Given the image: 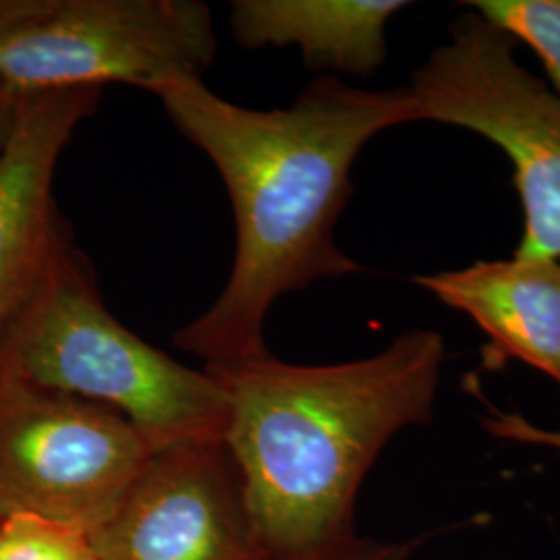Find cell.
Returning <instances> with one entry per match:
<instances>
[{
  "instance_id": "cell-1",
  "label": "cell",
  "mask_w": 560,
  "mask_h": 560,
  "mask_svg": "<svg viewBox=\"0 0 560 560\" xmlns=\"http://www.w3.org/2000/svg\"><path fill=\"white\" fill-rule=\"evenodd\" d=\"M150 92L217 166L237 229L219 300L173 340L206 370L264 355V322L282 295L360 272L335 240L353 194L351 168L378 133L420 122L416 101L409 88L360 90L335 75L312 81L289 108L275 110L224 101L189 78Z\"/></svg>"
},
{
  "instance_id": "cell-2",
  "label": "cell",
  "mask_w": 560,
  "mask_h": 560,
  "mask_svg": "<svg viewBox=\"0 0 560 560\" xmlns=\"http://www.w3.org/2000/svg\"><path fill=\"white\" fill-rule=\"evenodd\" d=\"M444 353L439 332L409 330L361 360L300 365L268 351L203 368L226 393L224 442L270 557L355 536L361 483L384 446L432 420Z\"/></svg>"
},
{
  "instance_id": "cell-3",
  "label": "cell",
  "mask_w": 560,
  "mask_h": 560,
  "mask_svg": "<svg viewBox=\"0 0 560 560\" xmlns=\"http://www.w3.org/2000/svg\"><path fill=\"white\" fill-rule=\"evenodd\" d=\"M0 368L117 411L154 453L224 441L229 399L221 382L173 360L117 320L75 245L60 252L4 332Z\"/></svg>"
},
{
  "instance_id": "cell-4",
  "label": "cell",
  "mask_w": 560,
  "mask_h": 560,
  "mask_svg": "<svg viewBox=\"0 0 560 560\" xmlns=\"http://www.w3.org/2000/svg\"><path fill=\"white\" fill-rule=\"evenodd\" d=\"M217 46L200 0H0V81L18 94L203 81Z\"/></svg>"
},
{
  "instance_id": "cell-5",
  "label": "cell",
  "mask_w": 560,
  "mask_h": 560,
  "mask_svg": "<svg viewBox=\"0 0 560 560\" xmlns=\"http://www.w3.org/2000/svg\"><path fill=\"white\" fill-rule=\"evenodd\" d=\"M517 40L476 11L407 85L420 120L455 125L509 156L523 206L515 258L560 260V94L515 59Z\"/></svg>"
},
{
  "instance_id": "cell-6",
  "label": "cell",
  "mask_w": 560,
  "mask_h": 560,
  "mask_svg": "<svg viewBox=\"0 0 560 560\" xmlns=\"http://www.w3.org/2000/svg\"><path fill=\"white\" fill-rule=\"evenodd\" d=\"M152 455L117 411L0 368V520L25 513L90 534Z\"/></svg>"
},
{
  "instance_id": "cell-7",
  "label": "cell",
  "mask_w": 560,
  "mask_h": 560,
  "mask_svg": "<svg viewBox=\"0 0 560 560\" xmlns=\"http://www.w3.org/2000/svg\"><path fill=\"white\" fill-rule=\"evenodd\" d=\"M98 560H266L240 467L224 441L154 453L94 527Z\"/></svg>"
},
{
  "instance_id": "cell-8",
  "label": "cell",
  "mask_w": 560,
  "mask_h": 560,
  "mask_svg": "<svg viewBox=\"0 0 560 560\" xmlns=\"http://www.w3.org/2000/svg\"><path fill=\"white\" fill-rule=\"evenodd\" d=\"M101 98L102 88L21 94L0 154V342L60 252L73 245L55 201V173L62 150Z\"/></svg>"
},
{
  "instance_id": "cell-9",
  "label": "cell",
  "mask_w": 560,
  "mask_h": 560,
  "mask_svg": "<svg viewBox=\"0 0 560 560\" xmlns=\"http://www.w3.org/2000/svg\"><path fill=\"white\" fill-rule=\"evenodd\" d=\"M413 282L459 310L488 337L483 365H534L560 390V260H480L460 270L416 275Z\"/></svg>"
},
{
  "instance_id": "cell-10",
  "label": "cell",
  "mask_w": 560,
  "mask_h": 560,
  "mask_svg": "<svg viewBox=\"0 0 560 560\" xmlns=\"http://www.w3.org/2000/svg\"><path fill=\"white\" fill-rule=\"evenodd\" d=\"M231 34L241 48H300L316 71L374 75L386 60V25L402 0H235Z\"/></svg>"
},
{
  "instance_id": "cell-11",
  "label": "cell",
  "mask_w": 560,
  "mask_h": 560,
  "mask_svg": "<svg viewBox=\"0 0 560 560\" xmlns=\"http://www.w3.org/2000/svg\"><path fill=\"white\" fill-rule=\"evenodd\" d=\"M463 7L529 46L560 94V0H469Z\"/></svg>"
},
{
  "instance_id": "cell-12",
  "label": "cell",
  "mask_w": 560,
  "mask_h": 560,
  "mask_svg": "<svg viewBox=\"0 0 560 560\" xmlns=\"http://www.w3.org/2000/svg\"><path fill=\"white\" fill-rule=\"evenodd\" d=\"M0 560H98L78 527L36 515L0 520Z\"/></svg>"
},
{
  "instance_id": "cell-13",
  "label": "cell",
  "mask_w": 560,
  "mask_h": 560,
  "mask_svg": "<svg viewBox=\"0 0 560 560\" xmlns=\"http://www.w3.org/2000/svg\"><path fill=\"white\" fill-rule=\"evenodd\" d=\"M416 541H381L368 538H349L335 546L289 557H268L266 560H407Z\"/></svg>"
},
{
  "instance_id": "cell-14",
  "label": "cell",
  "mask_w": 560,
  "mask_h": 560,
  "mask_svg": "<svg viewBox=\"0 0 560 560\" xmlns=\"http://www.w3.org/2000/svg\"><path fill=\"white\" fill-rule=\"evenodd\" d=\"M481 425L494 439L534 444V446H544L560 453V428H541L520 413H504V411L492 409L488 416L481 418Z\"/></svg>"
},
{
  "instance_id": "cell-15",
  "label": "cell",
  "mask_w": 560,
  "mask_h": 560,
  "mask_svg": "<svg viewBox=\"0 0 560 560\" xmlns=\"http://www.w3.org/2000/svg\"><path fill=\"white\" fill-rule=\"evenodd\" d=\"M21 94L15 90L7 88L0 81V154L7 145V141L11 138L13 125H15V117H18V106H20Z\"/></svg>"
}]
</instances>
